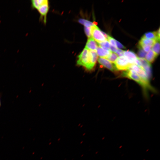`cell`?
<instances>
[{
	"instance_id": "9c48e42d",
	"label": "cell",
	"mask_w": 160,
	"mask_h": 160,
	"mask_svg": "<svg viewBox=\"0 0 160 160\" xmlns=\"http://www.w3.org/2000/svg\"><path fill=\"white\" fill-rule=\"evenodd\" d=\"M143 37L148 39L159 40L160 31L158 30L157 31L147 32L145 33Z\"/></svg>"
},
{
	"instance_id": "9a60e30c",
	"label": "cell",
	"mask_w": 160,
	"mask_h": 160,
	"mask_svg": "<svg viewBox=\"0 0 160 160\" xmlns=\"http://www.w3.org/2000/svg\"><path fill=\"white\" fill-rule=\"evenodd\" d=\"M78 21L80 23L86 27H91L96 25V24L94 23L83 19H79Z\"/></svg>"
},
{
	"instance_id": "7c38bea8",
	"label": "cell",
	"mask_w": 160,
	"mask_h": 160,
	"mask_svg": "<svg viewBox=\"0 0 160 160\" xmlns=\"http://www.w3.org/2000/svg\"><path fill=\"white\" fill-rule=\"evenodd\" d=\"M156 40L146 39L142 37L139 42V46H141L143 45H153Z\"/></svg>"
},
{
	"instance_id": "52a82bcc",
	"label": "cell",
	"mask_w": 160,
	"mask_h": 160,
	"mask_svg": "<svg viewBox=\"0 0 160 160\" xmlns=\"http://www.w3.org/2000/svg\"><path fill=\"white\" fill-rule=\"evenodd\" d=\"M37 9L41 17H44V22L45 23L46 16L49 10L48 1L41 5Z\"/></svg>"
},
{
	"instance_id": "d6986e66",
	"label": "cell",
	"mask_w": 160,
	"mask_h": 160,
	"mask_svg": "<svg viewBox=\"0 0 160 160\" xmlns=\"http://www.w3.org/2000/svg\"><path fill=\"white\" fill-rule=\"evenodd\" d=\"M84 31L85 34L88 38L91 37V27H84Z\"/></svg>"
},
{
	"instance_id": "4fadbf2b",
	"label": "cell",
	"mask_w": 160,
	"mask_h": 160,
	"mask_svg": "<svg viewBox=\"0 0 160 160\" xmlns=\"http://www.w3.org/2000/svg\"><path fill=\"white\" fill-rule=\"evenodd\" d=\"M157 57L152 50H150L145 56L146 60L150 63H153Z\"/></svg>"
},
{
	"instance_id": "7a4b0ae2",
	"label": "cell",
	"mask_w": 160,
	"mask_h": 160,
	"mask_svg": "<svg viewBox=\"0 0 160 160\" xmlns=\"http://www.w3.org/2000/svg\"><path fill=\"white\" fill-rule=\"evenodd\" d=\"M77 64L85 67L87 70L90 71L94 66L93 65L90 53L89 50L85 48L78 56Z\"/></svg>"
},
{
	"instance_id": "7402d4cb",
	"label": "cell",
	"mask_w": 160,
	"mask_h": 160,
	"mask_svg": "<svg viewBox=\"0 0 160 160\" xmlns=\"http://www.w3.org/2000/svg\"><path fill=\"white\" fill-rule=\"evenodd\" d=\"M116 52L119 57L124 56V51L120 49H117Z\"/></svg>"
},
{
	"instance_id": "ac0fdd59",
	"label": "cell",
	"mask_w": 160,
	"mask_h": 160,
	"mask_svg": "<svg viewBox=\"0 0 160 160\" xmlns=\"http://www.w3.org/2000/svg\"><path fill=\"white\" fill-rule=\"evenodd\" d=\"M99 44V46L100 47H103L108 48L109 49L110 45L109 42L106 40L105 41L102 42L100 43H98Z\"/></svg>"
},
{
	"instance_id": "44dd1931",
	"label": "cell",
	"mask_w": 160,
	"mask_h": 160,
	"mask_svg": "<svg viewBox=\"0 0 160 160\" xmlns=\"http://www.w3.org/2000/svg\"><path fill=\"white\" fill-rule=\"evenodd\" d=\"M152 46L151 45H143L141 46H139L141 47L145 52H148L149 51Z\"/></svg>"
},
{
	"instance_id": "277c9868",
	"label": "cell",
	"mask_w": 160,
	"mask_h": 160,
	"mask_svg": "<svg viewBox=\"0 0 160 160\" xmlns=\"http://www.w3.org/2000/svg\"><path fill=\"white\" fill-rule=\"evenodd\" d=\"M91 35L93 39L97 42L100 43L107 40L102 34L101 31L96 25L91 27Z\"/></svg>"
},
{
	"instance_id": "ba28073f",
	"label": "cell",
	"mask_w": 160,
	"mask_h": 160,
	"mask_svg": "<svg viewBox=\"0 0 160 160\" xmlns=\"http://www.w3.org/2000/svg\"><path fill=\"white\" fill-rule=\"evenodd\" d=\"M124 55L130 64H135V60L137 57L134 52L129 50L125 51H124Z\"/></svg>"
},
{
	"instance_id": "8fae6325",
	"label": "cell",
	"mask_w": 160,
	"mask_h": 160,
	"mask_svg": "<svg viewBox=\"0 0 160 160\" xmlns=\"http://www.w3.org/2000/svg\"><path fill=\"white\" fill-rule=\"evenodd\" d=\"M96 52L97 55L103 58H107L111 52V50H104L99 46L97 48Z\"/></svg>"
},
{
	"instance_id": "5bb4252c",
	"label": "cell",
	"mask_w": 160,
	"mask_h": 160,
	"mask_svg": "<svg viewBox=\"0 0 160 160\" xmlns=\"http://www.w3.org/2000/svg\"><path fill=\"white\" fill-rule=\"evenodd\" d=\"M152 49L157 56L159 55L160 52L159 40L156 41L152 45Z\"/></svg>"
},
{
	"instance_id": "30bf717a",
	"label": "cell",
	"mask_w": 160,
	"mask_h": 160,
	"mask_svg": "<svg viewBox=\"0 0 160 160\" xmlns=\"http://www.w3.org/2000/svg\"><path fill=\"white\" fill-rule=\"evenodd\" d=\"M98 46L95 40L91 37L88 38L85 48L89 50L96 52Z\"/></svg>"
},
{
	"instance_id": "3957f363",
	"label": "cell",
	"mask_w": 160,
	"mask_h": 160,
	"mask_svg": "<svg viewBox=\"0 0 160 160\" xmlns=\"http://www.w3.org/2000/svg\"><path fill=\"white\" fill-rule=\"evenodd\" d=\"M114 66L116 70H127L132 65L124 56L118 57L114 63Z\"/></svg>"
},
{
	"instance_id": "6da1fadb",
	"label": "cell",
	"mask_w": 160,
	"mask_h": 160,
	"mask_svg": "<svg viewBox=\"0 0 160 160\" xmlns=\"http://www.w3.org/2000/svg\"><path fill=\"white\" fill-rule=\"evenodd\" d=\"M121 76L136 81L146 90L149 89L153 91H155L149 82L146 81L140 78L133 70L129 69L124 72Z\"/></svg>"
},
{
	"instance_id": "d4e9b609",
	"label": "cell",
	"mask_w": 160,
	"mask_h": 160,
	"mask_svg": "<svg viewBox=\"0 0 160 160\" xmlns=\"http://www.w3.org/2000/svg\"><path fill=\"white\" fill-rule=\"evenodd\" d=\"M2 93L1 92H0V108L1 105V98L2 96Z\"/></svg>"
},
{
	"instance_id": "e0dca14e",
	"label": "cell",
	"mask_w": 160,
	"mask_h": 160,
	"mask_svg": "<svg viewBox=\"0 0 160 160\" xmlns=\"http://www.w3.org/2000/svg\"><path fill=\"white\" fill-rule=\"evenodd\" d=\"M139 50L137 55L139 58H144L146 55V52L140 47H138Z\"/></svg>"
},
{
	"instance_id": "5b68a950",
	"label": "cell",
	"mask_w": 160,
	"mask_h": 160,
	"mask_svg": "<svg viewBox=\"0 0 160 160\" xmlns=\"http://www.w3.org/2000/svg\"><path fill=\"white\" fill-rule=\"evenodd\" d=\"M129 69L134 71L141 79L146 81L149 82V79L145 71L135 64L132 65Z\"/></svg>"
},
{
	"instance_id": "603a6c76",
	"label": "cell",
	"mask_w": 160,
	"mask_h": 160,
	"mask_svg": "<svg viewBox=\"0 0 160 160\" xmlns=\"http://www.w3.org/2000/svg\"><path fill=\"white\" fill-rule=\"evenodd\" d=\"M116 46L117 47L120 48V49H125V47L123 46L122 44H121L117 40H115Z\"/></svg>"
},
{
	"instance_id": "2e32d148",
	"label": "cell",
	"mask_w": 160,
	"mask_h": 160,
	"mask_svg": "<svg viewBox=\"0 0 160 160\" xmlns=\"http://www.w3.org/2000/svg\"><path fill=\"white\" fill-rule=\"evenodd\" d=\"M106 58L111 63H114L118 58V56L115 53L111 52Z\"/></svg>"
},
{
	"instance_id": "ffe728a7",
	"label": "cell",
	"mask_w": 160,
	"mask_h": 160,
	"mask_svg": "<svg viewBox=\"0 0 160 160\" xmlns=\"http://www.w3.org/2000/svg\"><path fill=\"white\" fill-rule=\"evenodd\" d=\"M108 40L112 46L117 48L115 40L114 39L109 36Z\"/></svg>"
},
{
	"instance_id": "8992f818",
	"label": "cell",
	"mask_w": 160,
	"mask_h": 160,
	"mask_svg": "<svg viewBox=\"0 0 160 160\" xmlns=\"http://www.w3.org/2000/svg\"><path fill=\"white\" fill-rule=\"evenodd\" d=\"M98 61L99 64L111 71L113 72L116 70L114 65L105 58L99 57Z\"/></svg>"
},
{
	"instance_id": "cb8c5ba5",
	"label": "cell",
	"mask_w": 160,
	"mask_h": 160,
	"mask_svg": "<svg viewBox=\"0 0 160 160\" xmlns=\"http://www.w3.org/2000/svg\"><path fill=\"white\" fill-rule=\"evenodd\" d=\"M117 49H117L115 47L112 46H110L109 49L111 51L114 52H116Z\"/></svg>"
}]
</instances>
